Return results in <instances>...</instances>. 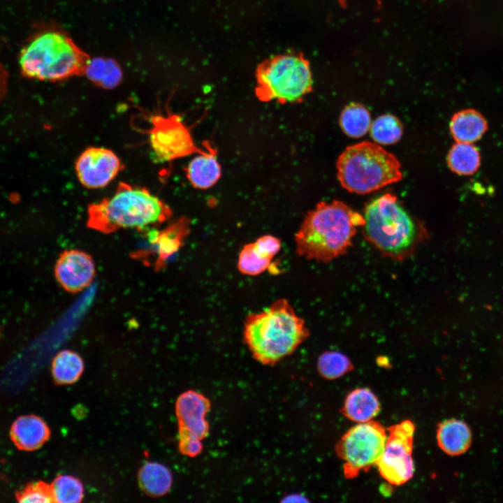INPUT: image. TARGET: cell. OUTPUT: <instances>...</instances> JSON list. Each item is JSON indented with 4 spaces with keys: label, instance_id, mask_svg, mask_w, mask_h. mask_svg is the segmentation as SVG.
Returning a JSON list of instances; mask_svg holds the SVG:
<instances>
[{
    "label": "cell",
    "instance_id": "1",
    "mask_svg": "<svg viewBox=\"0 0 503 503\" xmlns=\"http://www.w3.org/2000/svg\"><path fill=\"white\" fill-rule=\"evenodd\" d=\"M364 217L340 201H321L309 211L295 234L301 257L328 263L345 254L353 245Z\"/></svg>",
    "mask_w": 503,
    "mask_h": 503
},
{
    "label": "cell",
    "instance_id": "2",
    "mask_svg": "<svg viewBox=\"0 0 503 503\" xmlns=\"http://www.w3.org/2000/svg\"><path fill=\"white\" fill-rule=\"evenodd\" d=\"M172 214L168 205L146 187L121 182L112 195L88 205L86 224L104 234L125 228L142 231L159 226Z\"/></svg>",
    "mask_w": 503,
    "mask_h": 503
},
{
    "label": "cell",
    "instance_id": "3",
    "mask_svg": "<svg viewBox=\"0 0 503 503\" xmlns=\"http://www.w3.org/2000/svg\"><path fill=\"white\" fill-rule=\"evenodd\" d=\"M304 319L285 298L274 301L268 308L247 315L243 339L253 358L273 365L291 355L309 337Z\"/></svg>",
    "mask_w": 503,
    "mask_h": 503
},
{
    "label": "cell",
    "instance_id": "4",
    "mask_svg": "<svg viewBox=\"0 0 503 503\" xmlns=\"http://www.w3.org/2000/svg\"><path fill=\"white\" fill-rule=\"evenodd\" d=\"M363 217L365 239L382 256L392 260L411 256L428 238L425 227L391 194L371 201L364 209Z\"/></svg>",
    "mask_w": 503,
    "mask_h": 503
},
{
    "label": "cell",
    "instance_id": "5",
    "mask_svg": "<svg viewBox=\"0 0 503 503\" xmlns=\"http://www.w3.org/2000/svg\"><path fill=\"white\" fill-rule=\"evenodd\" d=\"M22 74L28 78L58 81L84 73L88 61L71 38L55 28H40L19 54Z\"/></svg>",
    "mask_w": 503,
    "mask_h": 503
},
{
    "label": "cell",
    "instance_id": "6",
    "mask_svg": "<svg viewBox=\"0 0 503 503\" xmlns=\"http://www.w3.org/2000/svg\"><path fill=\"white\" fill-rule=\"evenodd\" d=\"M336 166L342 187L358 194L377 191L402 178L398 159L377 143L367 141L346 147Z\"/></svg>",
    "mask_w": 503,
    "mask_h": 503
},
{
    "label": "cell",
    "instance_id": "7",
    "mask_svg": "<svg viewBox=\"0 0 503 503\" xmlns=\"http://www.w3.org/2000/svg\"><path fill=\"white\" fill-rule=\"evenodd\" d=\"M256 80L255 94L262 102L299 103L312 89L309 64L296 53L275 56L262 63Z\"/></svg>",
    "mask_w": 503,
    "mask_h": 503
},
{
    "label": "cell",
    "instance_id": "8",
    "mask_svg": "<svg viewBox=\"0 0 503 503\" xmlns=\"http://www.w3.org/2000/svg\"><path fill=\"white\" fill-rule=\"evenodd\" d=\"M386 438L385 428L375 421L358 423L350 428L335 446L337 455L344 462L345 478L354 479L361 471L376 465Z\"/></svg>",
    "mask_w": 503,
    "mask_h": 503
},
{
    "label": "cell",
    "instance_id": "9",
    "mask_svg": "<svg viewBox=\"0 0 503 503\" xmlns=\"http://www.w3.org/2000/svg\"><path fill=\"white\" fill-rule=\"evenodd\" d=\"M384 451L377 466L381 476L393 485L409 481L414 473L412 450L415 425L409 420L388 428Z\"/></svg>",
    "mask_w": 503,
    "mask_h": 503
},
{
    "label": "cell",
    "instance_id": "10",
    "mask_svg": "<svg viewBox=\"0 0 503 503\" xmlns=\"http://www.w3.org/2000/svg\"><path fill=\"white\" fill-rule=\"evenodd\" d=\"M148 139L152 153L161 162H170L203 150L196 146L190 130L176 114L152 116Z\"/></svg>",
    "mask_w": 503,
    "mask_h": 503
},
{
    "label": "cell",
    "instance_id": "11",
    "mask_svg": "<svg viewBox=\"0 0 503 503\" xmlns=\"http://www.w3.org/2000/svg\"><path fill=\"white\" fill-rule=\"evenodd\" d=\"M119 157L111 150L89 147L75 162V171L80 183L87 189H96L109 184L124 169Z\"/></svg>",
    "mask_w": 503,
    "mask_h": 503
},
{
    "label": "cell",
    "instance_id": "12",
    "mask_svg": "<svg viewBox=\"0 0 503 503\" xmlns=\"http://www.w3.org/2000/svg\"><path fill=\"white\" fill-rule=\"evenodd\" d=\"M54 273L57 282L66 291L75 294L92 283L96 275V265L92 256L86 252L66 249L56 261Z\"/></svg>",
    "mask_w": 503,
    "mask_h": 503
},
{
    "label": "cell",
    "instance_id": "13",
    "mask_svg": "<svg viewBox=\"0 0 503 503\" xmlns=\"http://www.w3.org/2000/svg\"><path fill=\"white\" fill-rule=\"evenodd\" d=\"M210 407V401L204 395L192 390L182 393L175 403L179 430L203 440L209 433L206 415Z\"/></svg>",
    "mask_w": 503,
    "mask_h": 503
},
{
    "label": "cell",
    "instance_id": "14",
    "mask_svg": "<svg viewBox=\"0 0 503 503\" xmlns=\"http://www.w3.org/2000/svg\"><path fill=\"white\" fill-rule=\"evenodd\" d=\"M190 226L189 219L182 217L162 230L150 231L149 240L156 256L154 262L156 272L162 270L168 260L184 246L190 233Z\"/></svg>",
    "mask_w": 503,
    "mask_h": 503
},
{
    "label": "cell",
    "instance_id": "15",
    "mask_svg": "<svg viewBox=\"0 0 503 503\" xmlns=\"http://www.w3.org/2000/svg\"><path fill=\"white\" fill-rule=\"evenodd\" d=\"M281 247V240L272 235H262L254 242L246 244L238 256V270L247 275L261 274L268 268Z\"/></svg>",
    "mask_w": 503,
    "mask_h": 503
},
{
    "label": "cell",
    "instance_id": "16",
    "mask_svg": "<svg viewBox=\"0 0 503 503\" xmlns=\"http://www.w3.org/2000/svg\"><path fill=\"white\" fill-rule=\"evenodd\" d=\"M196 154L186 167V176L194 188L207 189L214 186L221 177L217 150L206 141L203 152Z\"/></svg>",
    "mask_w": 503,
    "mask_h": 503
},
{
    "label": "cell",
    "instance_id": "17",
    "mask_svg": "<svg viewBox=\"0 0 503 503\" xmlns=\"http://www.w3.org/2000/svg\"><path fill=\"white\" fill-rule=\"evenodd\" d=\"M10 438L20 450L34 451L39 449L50 436L48 424L36 415L18 417L12 424Z\"/></svg>",
    "mask_w": 503,
    "mask_h": 503
},
{
    "label": "cell",
    "instance_id": "18",
    "mask_svg": "<svg viewBox=\"0 0 503 503\" xmlns=\"http://www.w3.org/2000/svg\"><path fill=\"white\" fill-rule=\"evenodd\" d=\"M437 440L444 452L451 455H458L465 452L469 447L472 432L462 421L449 419L439 425Z\"/></svg>",
    "mask_w": 503,
    "mask_h": 503
},
{
    "label": "cell",
    "instance_id": "19",
    "mask_svg": "<svg viewBox=\"0 0 503 503\" xmlns=\"http://www.w3.org/2000/svg\"><path fill=\"white\" fill-rule=\"evenodd\" d=\"M450 131L458 143H473L479 140L487 130L484 117L473 109L460 110L450 122Z\"/></svg>",
    "mask_w": 503,
    "mask_h": 503
},
{
    "label": "cell",
    "instance_id": "20",
    "mask_svg": "<svg viewBox=\"0 0 503 503\" xmlns=\"http://www.w3.org/2000/svg\"><path fill=\"white\" fill-rule=\"evenodd\" d=\"M380 411L377 396L367 388H356L347 396L342 409V414L357 423L371 421Z\"/></svg>",
    "mask_w": 503,
    "mask_h": 503
},
{
    "label": "cell",
    "instance_id": "21",
    "mask_svg": "<svg viewBox=\"0 0 503 503\" xmlns=\"http://www.w3.org/2000/svg\"><path fill=\"white\" fill-rule=\"evenodd\" d=\"M138 483L141 489L152 497H161L170 489L173 476L170 469L156 462L145 463L139 469Z\"/></svg>",
    "mask_w": 503,
    "mask_h": 503
},
{
    "label": "cell",
    "instance_id": "22",
    "mask_svg": "<svg viewBox=\"0 0 503 503\" xmlns=\"http://www.w3.org/2000/svg\"><path fill=\"white\" fill-rule=\"evenodd\" d=\"M84 371V361L76 352L64 349L59 351L52 363V374L56 384H71Z\"/></svg>",
    "mask_w": 503,
    "mask_h": 503
},
{
    "label": "cell",
    "instance_id": "23",
    "mask_svg": "<svg viewBox=\"0 0 503 503\" xmlns=\"http://www.w3.org/2000/svg\"><path fill=\"white\" fill-rule=\"evenodd\" d=\"M84 73L95 85L107 89L116 87L122 79V71L119 66L110 59L96 58L88 60Z\"/></svg>",
    "mask_w": 503,
    "mask_h": 503
},
{
    "label": "cell",
    "instance_id": "24",
    "mask_svg": "<svg viewBox=\"0 0 503 503\" xmlns=\"http://www.w3.org/2000/svg\"><path fill=\"white\" fill-rule=\"evenodd\" d=\"M480 154L472 143H458L454 144L447 155L449 168L460 175H469L479 168Z\"/></svg>",
    "mask_w": 503,
    "mask_h": 503
},
{
    "label": "cell",
    "instance_id": "25",
    "mask_svg": "<svg viewBox=\"0 0 503 503\" xmlns=\"http://www.w3.org/2000/svg\"><path fill=\"white\" fill-rule=\"evenodd\" d=\"M369 111L361 104L352 103L341 112L340 125L343 132L351 138H360L365 135L371 126Z\"/></svg>",
    "mask_w": 503,
    "mask_h": 503
},
{
    "label": "cell",
    "instance_id": "26",
    "mask_svg": "<svg viewBox=\"0 0 503 503\" xmlns=\"http://www.w3.org/2000/svg\"><path fill=\"white\" fill-rule=\"evenodd\" d=\"M370 136L380 145H393L398 142L403 133L401 122L391 114L381 115L371 124Z\"/></svg>",
    "mask_w": 503,
    "mask_h": 503
},
{
    "label": "cell",
    "instance_id": "27",
    "mask_svg": "<svg viewBox=\"0 0 503 503\" xmlns=\"http://www.w3.org/2000/svg\"><path fill=\"white\" fill-rule=\"evenodd\" d=\"M319 374L329 380L338 379L353 370L350 359L344 353L329 351L321 353L317 362Z\"/></svg>",
    "mask_w": 503,
    "mask_h": 503
},
{
    "label": "cell",
    "instance_id": "28",
    "mask_svg": "<svg viewBox=\"0 0 503 503\" xmlns=\"http://www.w3.org/2000/svg\"><path fill=\"white\" fill-rule=\"evenodd\" d=\"M54 502L61 503L80 502L84 496L82 482L76 477L60 474L51 484Z\"/></svg>",
    "mask_w": 503,
    "mask_h": 503
},
{
    "label": "cell",
    "instance_id": "29",
    "mask_svg": "<svg viewBox=\"0 0 503 503\" xmlns=\"http://www.w3.org/2000/svg\"><path fill=\"white\" fill-rule=\"evenodd\" d=\"M19 502H53L54 497L51 485L39 481L27 484L15 493Z\"/></svg>",
    "mask_w": 503,
    "mask_h": 503
},
{
    "label": "cell",
    "instance_id": "30",
    "mask_svg": "<svg viewBox=\"0 0 503 503\" xmlns=\"http://www.w3.org/2000/svg\"><path fill=\"white\" fill-rule=\"evenodd\" d=\"M178 447L180 452L189 457H196L203 450L202 440L186 432L179 430Z\"/></svg>",
    "mask_w": 503,
    "mask_h": 503
},
{
    "label": "cell",
    "instance_id": "31",
    "mask_svg": "<svg viewBox=\"0 0 503 503\" xmlns=\"http://www.w3.org/2000/svg\"><path fill=\"white\" fill-rule=\"evenodd\" d=\"M8 85V73L0 63V103L6 95Z\"/></svg>",
    "mask_w": 503,
    "mask_h": 503
}]
</instances>
